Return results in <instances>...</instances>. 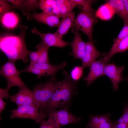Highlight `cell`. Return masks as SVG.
Wrapping results in <instances>:
<instances>
[{
	"label": "cell",
	"mask_w": 128,
	"mask_h": 128,
	"mask_svg": "<svg viewBox=\"0 0 128 128\" xmlns=\"http://www.w3.org/2000/svg\"><path fill=\"white\" fill-rule=\"evenodd\" d=\"M15 62L8 61L0 68V74L6 79L7 88L9 89L14 86H17L19 89L27 87L19 76L21 73L17 70Z\"/></svg>",
	"instance_id": "cell-5"
},
{
	"label": "cell",
	"mask_w": 128,
	"mask_h": 128,
	"mask_svg": "<svg viewBox=\"0 0 128 128\" xmlns=\"http://www.w3.org/2000/svg\"><path fill=\"white\" fill-rule=\"evenodd\" d=\"M10 118H22L34 120L36 123H40L45 119L47 115L40 112L35 106L32 105H22L11 111Z\"/></svg>",
	"instance_id": "cell-6"
},
{
	"label": "cell",
	"mask_w": 128,
	"mask_h": 128,
	"mask_svg": "<svg viewBox=\"0 0 128 128\" xmlns=\"http://www.w3.org/2000/svg\"><path fill=\"white\" fill-rule=\"evenodd\" d=\"M123 66H117L114 63L107 64L104 69L105 75L107 76L110 79L113 84V88L117 91L119 88V85L124 80L122 76Z\"/></svg>",
	"instance_id": "cell-10"
},
{
	"label": "cell",
	"mask_w": 128,
	"mask_h": 128,
	"mask_svg": "<svg viewBox=\"0 0 128 128\" xmlns=\"http://www.w3.org/2000/svg\"><path fill=\"white\" fill-rule=\"evenodd\" d=\"M9 98L12 101L17 104V107L25 105L35 106L33 99V92L27 87L19 89L17 93L10 96Z\"/></svg>",
	"instance_id": "cell-11"
},
{
	"label": "cell",
	"mask_w": 128,
	"mask_h": 128,
	"mask_svg": "<svg viewBox=\"0 0 128 128\" xmlns=\"http://www.w3.org/2000/svg\"><path fill=\"white\" fill-rule=\"evenodd\" d=\"M79 31L76 29H72L74 37L73 41L70 42V45L72 48V54L74 58L82 60L85 54L86 42L82 39Z\"/></svg>",
	"instance_id": "cell-12"
},
{
	"label": "cell",
	"mask_w": 128,
	"mask_h": 128,
	"mask_svg": "<svg viewBox=\"0 0 128 128\" xmlns=\"http://www.w3.org/2000/svg\"><path fill=\"white\" fill-rule=\"evenodd\" d=\"M83 70L82 66H76L73 67L70 74L72 79L75 82H78L83 75Z\"/></svg>",
	"instance_id": "cell-27"
},
{
	"label": "cell",
	"mask_w": 128,
	"mask_h": 128,
	"mask_svg": "<svg viewBox=\"0 0 128 128\" xmlns=\"http://www.w3.org/2000/svg\"><path fill=\"white\" fill-rule=\"evenodd\" d=\"M128 49V36L120 40L115 44H113L110 51L107 53L104 54L103 56L110 59L115 54L122 52Z\"/></svg>",
	"instance_id": "cell-20"
},
{
	"label": "cell",
	"mask_w": 128,
	"mask_h": 128,
	"mask_svg": "<svg viewBox=\"0 0 128 128\" xmlns=\"http://www.w3.org/2000/svg\"><path fill=\"white\" fill-rule=\"evenodd\" d=\"M77 6L82 11L95 13L91 5V1L89 0H73Z\"/></svg>",
	"instance_id": "cell-26"
},
{
	"label": "cell",
	"mask_w": 128,
	"mask_h": 128,
	"mask_svg": "<svg viewBox=\"0 0 128 128\" xmlns=\"http://www.w3.org/2000/svg\"><path fill=\"white\" fill-rule=\"evenodd\" d=\"M95 13L82 11L76 17L73 29L80 30L92 41L93 26L97 22Z\"/></svg>",
	"instance_id": "cell-4"
},
{
	"label": "cell",
	"mask_w": 128,
	"mask_h": 128,
	"mask_svg": "<svg viewBox=\"0 0 128 128\" xmlns=\"http://www.w3.org/2000/svg\"><path fill=\"white\" fill-rule=\"evenodd\" d=\"M101 54L96 48L92 41L89 40L86 42L85 53L82 59V67L84 70L96 59L101 56Z\"/></svg>",
	"instance_id": "cell-13"
},
{
	"label": "cell",
	"mask_w": 128,
	"mask_h": 128,
	"mask_svg": "<svg viewBox=\"0 0 128 128\" xmlns=\"http://www.w3.org/2000/svg\"><path fill=\"white\" fill-rule=\"evenodd\" d=\"M9 89L7 88L3 89L0 88V98L3 99L5 98L7 99L9 98L10 96L9 95Z\"/></svg>",
	"instance_id": "cell-33"
},
{
	"label": "cell",
	"mask_w": 128,
	"mask_h": 128,
	"mask_svg": "<svg viewBox=\"0 0 128 128\" xmlns=\"http://www.w3.org/2000/svg\"><path fill=\"white\" fill-rule=\"evenodd\" d=\"M127 109H128V105L127 106Z\"/></svg>",
	"instance_id": "cell-40"
},
{
	"label": "cell",
	"mask_w": 128,
	"mask_h": 128,
	"mask_svg": "<svg viewBox=\"0 0 128 128\" xmlns=\"http://www.w3.org/2000/svg\"><path fill=\"white\" fill-rule=\"evenodd\" d=\"M47 115L48 118H51L55 120L60 127L69 124L78 123L81 120L80 118L74 116L70 112L67 108L53 110L48 113Z\"/></svg>",
	"instance_id": "cell-8"
},
{
	"label": "cell",
	"mask_w": 128,
	"mask_h": 128,
	"mask_svg": "<svg viewBox=\"0 0 128 128\" xmlns=\"http://www.w3.org/2000/svg\"><path fill=\"white\" fill-rule=\"evenodd\" d=\"M114 128H128V125L124 123H119L116 121L113 123Z\"/></svg>",
	"instance_id": "cell-35"
},
{
	"label": "cell",
	"mask_w": 128,
	"mask_h": 128,
	"mask_svg": "<svg viewBox=\"0 0 128 128\" xmlns=\"http://www.w3.org/2000/svg\"><path fill=\"white\" fill-rule=\"evenodd\" d=\"M128 16V0H122Z\"/></svg>",
	"instance_id": "cell-37"
},
{
	"label": "cell",
	"mask_w": 128,
	"mask_h": 128,
	"mask_svg": "<svg viewBox=\"0 0 128 128\" xmlns=\"http://www.w3.org/2000/svg\"><path fill=\"white\" fill-rule=\"evenodd\" d=\"M20 33L18 35H7L0 37V49L6 55L8 61L15 62L22 60L28 62V50L26 46L25 37L27 27L21 25L19 26Z\"/></svg>",
	"instance_id": "cell-2"
},
{
	"label": "cell",
	"mask_w": 128,
	"mask_h": 128,
	"mask_svg": "<svg viewBox=\"0 0 128 128\" xmlns=\"http://www.w3.org/2000/svg\"><path fill=\"white\" fill-rule=\"evenodd\" d=\"M122 117L124 120V123L128 125V110L127 107L125 108Z\"/></svg>",
	"instance_id": "cell-34"
},
{
	"label": "cell",
	"mask_w": 128,
	"mask_h": 128,
	"mask_svg": "<svg viewBox=\"0 0 128 128\" xmlns=\"http://www.w3.org/2000/svg\"><path fill=\"white\" fill-rule=\"evenodd\" d=\"M58 7L63 18L71 13L76 5L73 0H56Z\"/></svg>",
	"instance_id": "cell-22"
},
{
	"label": "cell",
	"mask_w": 128,
	"mask_h": 128,
	"mask_svg": "<svg viewBox=\"0 0 128 128\" xmlns=\"http://www.w3.org/2000/svg\"><path fill=\"white\" fill-rule=\"evenodd\" d=\"M76 17L75 12L73 11L66 16L62 18L58 27L56 33L61 38L73 27Z\"/></svg>",
	"instance_id": "cell-17"
},
{
	"label": "cell",
	"mask_w": 128,
	"mask_h": 128,
	"mask_svg": "<svg viewBox=\"0 0 128 128\" xmlns=\"http://www.w3.org/2000/svg\"><path fill=\"white\" fill-rule=\"evenodd\" d=\"M87 128H114L112 122L107 115L93 116L90 119Z\"/></svg>",
	"instance_id": "cell-16"
},
{
	"label": "cell",
	"mask_w": 128,
	"mask_h": 128,
	"mask_svg": "<svg viewBox=\"0 0 128 128\" xmlns=\"http://www.w3.org/2000/svg\"><path fill=\"white\" fill-rule=\"evenodd\" d=\"M38 3L40 8L42 10V12L55 15L59 18H62L56 0H39Z\"/></svg>",
	"instance_id": "cell-18"
},
{
	"label": "cell",
	"mask_w": 128,
	"mask_h": 128,
	"mask_svg": "<svg viewBox=\"0 0 128 128\" xmlns=\"http://www.w3.org/2000/svg\"><path fill=\"white\" fill-rule=\"evenodd\" d=\"M39 7L37 0H19L16 9L21 11L24 14L27 15V19L30 20L31 11L34 9Z\"/></svg>",
	"instance_id": "cell-19"
},
{
	"label": "cell",
	"mask_w": 128,
	"mask_h": 128,
	"mask_svg": "<svg viewBox=\"0 0 128 128\" xmlns=\"http://www.w3.org/2000/svg\"><path fill=\"white\" fill-rule=\"evenodd\" d=\"M59 81L51 77L44 83L37 84L33 88V97L35 106L41 112L56 88Z\"/></svg>",
	"instance_id": "cell-3"
},
{
	"label": "cell",
	"mask_w": 128,
	"mask_h": 128,
	"mask_svg": "<svg viewBox=\"0 0 128 128\" xmlns=\"http://www.w3.org/2000/svg\"><path fill=\"white\" fill-rule=\"evenodd\" d=\"M0 19L3 15L11 9H15L12 5L10 4L7 0H0Z\"/></svg>",
	"instance_id": "cell-29"
},
{
	"label": "cell",
	"mask_w": 128,
	"mask_h": 128,
	"mask_svg": "<svg viewBox=\"0 0 128 128\" xmlns=\"http://www.w3.org/2000/svg\"><path fill=\"white\" fill-rule=\"evenodd\" d=\"M48 118L47 120H44L41 121L39 128H60L59 124L55 120L51 118Z\"/></svg>",
	"instance_id": "cell-28"
},
{
	"label": "cell",
	"mask_w": 128,
	"mask_h": 128,
	"mask_svg": "<svg viewBox=\"0 0 128 128\" xmlns=\"http://www.w3.org/2000/svg\"><path fill=\"white\" fill-rule=\"evenodd\" d=\"M3 99L0 98V114L4 109L6 103L4 102Z\"/></svg>",
	"instance_id": "cell-36"
},
{
	"label": "cell",
	"mask_w": 128,
	"mask_h": 128,
	"mask_svg": "<svg viewBox=\"0 0 128 128\" xmlns=\"http://www.w3.org/2000/svg\"><path fill=\"white\" fill-rule=\"evenodd\" d=\"M64 78L59 81L58 86L41 112L46 115L59 108L69 107L72 98L78 93V82L74 81L70 74L64 70Z\"/></svg>",
	"instance_id": "cell-1"
},
{
	"label": "cell",
	"mask_w": 128,
	"mask_h": 128,
	"mask_svg": "<svg viewBox=\"0 0 128 128\" xmlns=\"http://www.w3.org/2000/svg\"><path fill=\"white\" fill-rule=\"evenodd\" d=\"M3 25L9 28H13L16 27L18 22V18L14 12H7L0 19Z\"/></svg>",
	"instance_id": "cell-24"
},
{
	"label": "cell",
	"mask_w": 128,
	"mask_h": 128,
	"mask_svg": "<svg viewBox=\"0 0 128 128\" xmlns=\"http://www.w3.org/2000/svg\"><path fill=\"white\" fill-rule=\"evenodd\" d=\"M50 47L41 42L37 45L36 49L39 53V57L37 63H49L48 51Z\"/></svg>",
	"instance_id": "cell-25"
},
{
	"label": "cell",
	"mask_w": 128,
	"mask_h": 128,
	"mask_svg": "<svg viewBox=\"0 0 128 128\" xmlns=\"http://www.w3.org/2000/svg\"><path fill=\"white\" fill-rule=\"evenodd\" d=\"M32 34L39 35L43 42L49 47L53 46L62 48L70 44L60 37L56 32L44 33L41 32L36 27L31 31Z\"/></svg>",
	"instance_id": "cell-9"
},
{
	"label": "cell",
	"mask_w": 128,
	"mask_h": 128,
	"mask_svg": "<svg viewBox=\"0 0 128 128\" xmlns=\"http://www.w3.org/2000/svg\"><path fill=\"white\" fill-rule=\"evenodd\" d=\"M28 55L30 61L29 65L37 63L40 55L39 53L37 50L34 51L29 50Z\"/></svg>",
	"instance_id": "cell-32"
},
{
	"label": "cell",
	"mask_w": 128,
	"mask_h": 128,
	"mask_svg": "<svg viewBox=\"0 0 128 128\" xmlns=\"http://www.w3.org/2000/svg\"><path fill=\"white\" fill-rule=\"evenodd\" d=\"M59 18L55 15L42 12L40 13L34 12L31 14L30 19H33L39 23L46 24L50 27H58L60 22Z\"/></svg>",
	"instance_id": "cell-14"
},
{
	"label": "cell",
	"mask_w": 128,
	"mask_h": 128,
	"mask_svg": "<svg viewBox=\"0 0 128 128\" xmlns=\"http://www.w3.org/2000/svg\"><path fill=\"white\" fill-rule=\"evenodd\" d=\"M124 80H126L128 81V77L124 78Z\"/></svg>",
	"instance_id": "cell-39"
},
{
	"label": "cell",
	"mask_w": 128,
	"mask_h": 128,
	"mask_svg": "<svg viewBox=\"0 0 128 128\" xmlns=\"http://www.w3.org/2000/svg\"><path fill=\"white\" fill-rule=\"evenodd\" d=\"M128 36V23H124V26L117 37L114 41L115 44L122 39Z\"/></svg>",
	"instance_id": "cell-31"
},
{
	"label": "cell",
	"mask_w": 128,
	"mask_h": 128,
	"mask_svg": "<svg viewBox=\"0 0 128 128\" xmlns=\"http://www.w3.org/2000/svg\"><path fill=\"white\" fill-rule=\"evenodd\" d=\"M21 73L28 72L36 75L40 78L43 76H46L45 74L41 70L35 68L29 65L27 66L24 69L20 70Z\"/></svg>",
	"instance_id": "cell-30"
},
{
	"label": "cell",
	"mask_w": 128,
	"mask_h": 128,
	"mask_svg": "<svg viewBox=\"0 0 128 128\" xmlns=\"http://www.w3.org/2000/svg\"><path fill=\"white\" fill-rule=\"evenodd\" d=\"M110 59L105 57H101L98 60H95L90 65V71L87 76L84 80L87 86L92 84L98 78L105 75L104 69Z\"/></svg>",
	"instance_id": "cell-7"
},
{
	"label": "cell",
	"mask_w": 128,
	"mask_h": 128,
	"mask_svg": "<svg viewBox=\"0 0 128 128\" xmlns=\"http://www.w3.org/2000/svg\"><path fill=\"white\" fill-rule=\"evenodd\" d=\"M116 122L119 123H124V120L122 116Z\"/></svg>",
	"instance_id": "cell-38"
},
{
	"label": "cell",
	"mask_w": 128,
	"mask_h": 128,
	"mask_svg": "<svg viewBox=\"0 0 128 128\" xmlns=\"http://www.w3.org/2000/svg\"><path fill=\"white\" fill-rule=\"evenodd\" d=\"M115 14L113 9L108 3L101 6L95 12V16L104 20L110 19Z\"/></svg>",
	"instance_id": "cell-23"
},
{
	"label": "cell",
	"mask_w": 128,
	"mask_h": 128,
	"mask_svg": "<svg viewBox=\"0 0 128 128\" xmlns=\"http://www.w3.org/2000/svg\"><path fill=\"white\" fill-rule=\"evenodd\" d=\"M114 9L115 14L120 17L124 23H128V16L122 0H109L107 1Z\"/></svg>",
	"instance_id": "cell-21"
},
{
	"label": "cell",
	"mask_w": 128,
	"mask_h": 128,
	"mask_svg": "<svg viewBox=\"0 0 128 128\" xmlns=\"http://www.w3.org/2000/svg\"><path fill=\"white\" fill-rule=\"evenodd\" d=\"M67 64V63L66 62L56 65L52 64L49 63H37L29 66L41 70L45 74L46 76H51V77H55L57 72L63 69Z\"/></svg>",
	"instance_id": "cell-15"
}]
</instances>
